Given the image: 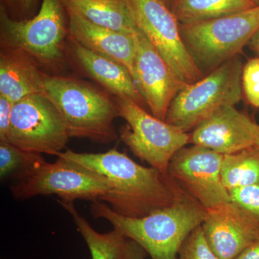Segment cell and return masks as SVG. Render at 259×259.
I'll use <instances>...</instances> for the list:
<instances>
[{
	"mask_svg": "<svg viewBox=\"0 0 259 259\" xmlns=\"http://www.w3.org/2000/svg\"><path fill=\"white\" fill-rule=\"evenodd\" d=\"M97 174L110 187L104 202L117 214L140 218L168 207L176 195L177 183L153 167L141 166L115 148L105 153H58Z\"/></svg>",
	"mask_w": 259,
	"mask_h": 259,
	"instance_id": "cell-1",
	"label": "cell"
},
{
	"mask_svg": "<svg viewBox=\"0 0 259 259\" xmlns=\"http://www.w3.org/2000/svg\"><path fill=\"white\" fill-rule=\"evenodd\" d=\"M90 212L94 218L106 220L114 229L139 243L149 259H177L187 237L202 226L207 216V209L178 184L173 202L145 217L120 215L98 200L92 202Z\"/></svg>",
	"mask_w": 259,
	"mask_h": 259,
	"instance_id": "cell-2",
	"label": "cell"
},
{
	"mask_svg": "<svg viewBox=\"0 0 259 259\" xmlns=\"http://www.w3.org/2000/svg\"><path fill=\"white\" fill-rule=\"evenodd\" d=\"M42 95L60 114L70 138L108 144L118 137L114 124L118 112L105 92L80 79L47 74Z\"/></svg>",
	"mask_w": 259,
	"mask_h": 259,
	"instance_id": "cell-3",
	"label": "cell"
},
{
	"mask_svg": "<svg viewBox=\"0 0 259 259\" xmlns=\"http://www.w3.org/2000/svg\"><path fill=\"white\" fill-rule=\"evenodd\" d=\"M181 36L203 76L238 56L259 29V6L200 23L180 25Z\"/></svg>",
	"mask_w": 259,
	"mask_h": 259,
	"instance_id": "cell-4",
	"label": "cell"
},
{
	"mask_svg": "<svg viewBox=\"0 0 259 259\" xmlns=\"http://www.w3.org/2000/svg\"><path fill=\"white\" fill-rule=\"evenodd\" d=\"M62 0H42L37 14L18 20L0 5L1 44L26 53L37 64L59 67L64 60L65 40L69 34Z\"/></svg>",
	"mask_w": 259,
	"mask_h": 259,
	"instance_id": "cell-5",
	"label": "cell"
},
{
	"mask_svg": "<svg viewBox=\"0 0 259 259\" xmlns=\"http://www.w3.org/2000/svg\"><path fill=\"white\" fill-rule=\"evenodd\" d=\"M243 69L241 56H236L202 79L185 85L172 100L164 121L188 133L221 107L236 106L243 97Z\"/></svg>",
	"mask_w": 259,
	"mask_h": 259,
	"instance_id": "cell-6",
	"label": "cell"
},
{
	"mask_svg": "<svg viewBox=\"0 0 259 259\" xmlns=\"http://www.w3.org/2000/svg\"><path fill=\"white\" fill-rule=\"evenodd\" d=\"M14 178L16 183L10 190L18 199L55 194L66 202L76 199L94 202L104 201L110 191L101 177L60 157L54 163H48L42 157Z\"/></svg>",
	"mask_w": 259,
	"mask_h": 259,
	"instance_id": "cell-7",
	"label": "cell"
},
{
	"mask_svg": "<svg viewBox=\"0 0 259 259\" xmlns=\"http://www.w3.org/2000/svg\"><path fill=\"white\" fill-rule=\"evenodd\" d=\"M119 117L127 124L120 129L121 141L135 156L167 175L174 155L190 144L188 133L148 113L126 97H114Z\"/></svg>",
	"mask_w": 259,
	"mask_h": 259,
	"instance_id": "cell-8",
	"label": "cell"
},
{
	"mask_svg": "<svg viewBox=\"0 0 259 259\" xmlns=\"http://www.w3.org/2000/svg\"><path fill=\"white\" fill-rule=\"evenodd\" d=\"M70 139L60 114L42 94L15 102L8 141L23 151L57 156Z\"/></svg>",
	"mask_w": 259,
	"mask_h": 259,
	"instance_id": "cell-9",
	"label": "cell"
},
{
	"mask_svg": "<svg viewBox=\"0 0 259 259\" xmlns=\"http://www.w3.org/2000/svg\"><path fill=\"white\" fill-rule=\"evenodd\" d=\"M135 20L177 79L191 84L204 77L181 36L180 23L161 0H128Z\"/></svg>",
	"mask_w": 259,
	"mask_h": 259,
	"instance_id": "cell-10",
	"label": "cell"
},
{
	"mask_svg": "<svg viewBox=\"0 0 259 259\" xmlns=\"http://www.w3.org/2000/svg\"><path fill=\"white\" fill-rule=\"evenodd\" d=\"M223 155L202 146L184 147L168 165L167 175L206 209L230 202L221 178Z\"/></svg>",
	"mask_w": 259,
	"mask_h": 259,
	"instance_id": "cell-11",
	"label": "cell"
},
{
	"mask_svg": "<svg viewBox=\"0 0 259 259\" xmlns=\"http://www.w3.org/2000/svg\"><path fill=\"white\" fill-rule=\"evenodd\" d=\"M136 44V83L151 114L165 120L173 99L185 84L172 72L157 49L140 30L134 34Z\"/></svg>",
	"mask_w": 259,
	"mask_h": 259,
	"instance_id": "cell-12",
	"label": "cell"
},
{
	"mask_svg": "<svg viewBox=\"0 0 259 259\" xmlns=\"http://www.w3.org/2000/svg\"><path fill=\"white\" fill-rule=\"evenodd\" d=\"M190 136V144L231 154L256 145L259 125L235 105H226L201 122Z\"/></svg>",
	"mask_w": 259,
	"mask_h": 259,
	"instance_id": "cell-13",
	"label": "cell"
},
{
	"mask_svg": "<svg viewBox=\"0 0 259 259\" xmlns=\"http://www.w3.org/2000/svg\"><path fill=\"white\" fill-rule=\"evenodd\" d=\"M202 228L209 247L220 259H236L259 240L258 223L231 202L207 209Z\"/></svg>",
	"mask_w": 259,
	"mask_h": 259,
	"instance_id": "cell-14",
	"label": "cell"
},
{
	"mask_svg": "<svg viewBox=\"0 0 259 259\" xmlns=\"http://www.w3.org/2000/svg\"><path fill=\"white\" fill-rule=\"evenodd\" d=\"M66 11L70 37L88 50L107 56L125 66L136 82L134 35L102 28L79 15Z\"/></svg>",
	"mask_w": 259,
	"mask_h": 259,
	"instance_id": "cell-15",
	"label": "cell"
},
{
	"mask_svg": "<svg viewBox=\"0 0 259 259\" xmlns=\"http://www.w3.org/2000/svg\"><path fill=\"white\" fill-rule=\"evenodd\" d=\"M70 40L74 61L89 76L115 97L131 99L144 108L147 106L125 66L107 56L88 50L71 38Z\"/></svg>",
	"mask_w": 259,
	"mask_h": 259,
	"instance_id": "cell-16",
	"label": "cell"
},
{
	"mask_svg": "<svg viewBox=\"0 0 259 259\" xmlns=\"http://www.w3.org/2000/svg\"><path fill=\"white\" fill-rule=\"evenodd\" d=\"M26 53L1 44L0 95L15 103L23 97L44 91L45 73Z\"/></svg>",
	"mask_w": 259,
	"mask_h": 259,
	"instance_id": "cell-17",
	"label": "cell"
},
{
	"mask_svg": "<svg viewBox=\"0 0 259 259\" xmlns=\"http://www.w3.org/2000/svg\"><path fill=\"white\" fill-rule=\"evenodd\" d=\"M71 214L77 231L88 245L92 259H147V252L139 243L114 229L100 233L90 226L75 207L74 202L58 199Z\"/></svg>",
	"mask_w": 259,
	"mask_h": 259,
	"instance_id": "cell-18",
	"label": "cell"
},
{
	"mask_svg": "<svg viewBox=\"0 0 259 259\" xmlns=\"http://www.w3.org/2000/svg\"><path fill=\"white\" fill-rule=\"evenodd\" d=\"M72 12L98 26L134 35L139 28L128 0H62Z\"/></svg>",
	"mask_w": 259,
	"mask_h": 259,
	"instance_id": "cell-19",
	"label": "cell"
},
{
	"mask_svg": "<svg viewBox=\"0 0 259 259\" xmlns=\"http://www.w3.org/2000/svg\"><path fill=\"white\" fill-rule=\"evenodd\" d=\"M251 0H172L170 10L180 25L207 21L255 7Z\"/></svg>",
	"mask_w": 259,
	"mask_h": 259,
	"instance_id": "cell-20",
	"label": "cell"
},
{
	"mask_svg": "<svg viewBox=\"0 0 259 259\" xmlns=\"http://www.w3.org/2000/svg\"><path fill=\"white\" fill-rule=\"evenodd\" d=\"M221 178L227 190L259 185V146L223 155Z\"/></svg>",
	"mask_w": 259,
	"mask_h": 259,
	"instance_id": "cell-21",
	"label": "cell"
},
{
	"mask_svg": "<svg viewBox=\"0 0 259 259\" xmlns=\"http://www.w3.org/2000/svg\"><path fill=\"white\" fill-rule=\"evenodd\" d=\"M42 157L40 153L23 151L8 141H0V177L13 178Z\"/></svg>",
	"mask_w": 259,
	"mask_h": 259,
	"instance_id": "cell-22",
	"label": "cell"
},
{
	"mask_svg": "<svg viewBox=\"0 0 259 259\" xmlns=\"http://www.w3.org/2000/svg\"><path fill=\"white\" fill-rule=\"evenodd\" d=\"M177 259L220 258L209 247L200 226L194 230L184 242Z\"/></svg>",
	"mask_w": 259,
	"mask_h": 259,
	"instance_id": "cell-23",
	"label": "cell"
},
{
	"mask_svg": "<svg viewBox=\"0 0 259 259\" xmlns=\"http://www.w3.org/2000/svg\"><path fill=\"white\" fill-rule=\"evenodd\" d=\"M230 202L250 214L259 225V185L228 190Z\"/></svg>",
	"mask_w": 259,
	"mask_h": 259,
	"instance_id": "cell-24",
	"label": "cell"
},
{
	"mask_svg": "<svg viewBox=\"0 0 259 259\" xmlns=\"http://www.w3.org/2000/svg\"><path fill=\"white\" fill-rule=\"evenodd\" d=\"M242 88L247 101L254 107H259V58L250 59L243 66Z\"/></svg>",
	"mask_w": 259,
	"mask_h": 259,
	"instance_id": "cell-25",
	"label": "cell"
},
{
	"mask_svg": "<svg viewBox=\"0 0 259 259\" xmlns=\"http://www.w3.org/2000/svg\"><path fill=\"white\" fill-rule=\"evenodd\" d=\"M13 105L9 99L0 95V141H8Z\"/></svg>",
	"mask_w": 259,
	"mask_h": 259,
	"instance_id": "cell-26",
	"label": "cell"
},
{
	"mask_svg": "<svg viewBox=\"0 0 259 259\" xmlns=\"http://www.w3.org/2000/svg\"><path fill=\"white\" fill-rule=\"evenodd\" d=\"M236 259H259V240L245 248Z\"/></svg>",
	"mask_w": 259,
	"mask_h": 259,
	"instance_id": "cell-27",
	"label": "cell"
},
{
	"mask_svg": "<svg viewBox=\"0 0 259 259\" xmlns=\"http://www.w3.org/2000/svg\"><path fill=\"white\" fill-rule=\"evenodd\" d=\"M37 0H17L18 10L25 14L30 13L36 7Z\"/></svg>",
	"mask_w": 259,
	"mask_h": 259,
	"instance_id": "cell-28",
	"label": "cell"
},
{
	"mask_svg": "<svg viewBox=\"0 0 259 259\" xmlns=\"http://www.w3.org/2000/svg\"><path fill=\"white\" fill-rule=\"evenodd\" d=\"M248 46L250 50L259 56V29L251 37Z\"/></svg>",
	"mask_w": 259,
	"mask_h": 259,
	"instance_id": "cell-29",
	"label": "cell"
},
{
	"mask_svg": "<svg viewBox=\"0 0 259 259\" xmlns=\"http://www.w3.org/2000/svg\"><path fill=\"white\" fill-rule=\"evenodd\" d=\"M1 5H3L8 11L9 10H18L17 0H1Z\"/></svg>",
	"mask_w": 259,
	"mask_h": 259,
	"instance_id": "cell-30",
	"label": "cell"
},
{
	"mask_svg": "<svg viewBox=\"0 0 259 259\" xmlns=\"http://www.w3.org/2000/svg\"><path fill=\"white\" fill-rule=\"evenodd\" d=\"M165 5H166L168 8H170V6H171L172 0H161Z\"/></svg>",
	"mask_w": 259,
	"mask_h": 259,
	"instance_id": "cell-31",
	"label": "cell"
},
{
	"mask_svg": "<svg viewBox=\"0 0 259 259\" xmlns=\"http://www.w3.org/2000/svg\"><path fill=\"white\" fill-rule=\"evenodd\" d=\"M255 6H259V0H251Z\"/></svg>",
	"mask_w": 259,
	"mask_h": 259,
	"instance_id": "cell-32",
	"label": "cell"
},
{
	"mask_svg": "<svg viewBox=\"0 0 259 259\" xmlns=\"http://www.w3.org/2000/svg\"><path fill=\"white\" fill-rule=\"evenodd\" d=\"M256 145H258V146H259V136H258V141H257V144H256Z\"/></svg>",
	"mask_w": 259,
	"mask_h": 259,
	"instance_id": "cell-33",
	"label": "cell"
}]
</instances>
